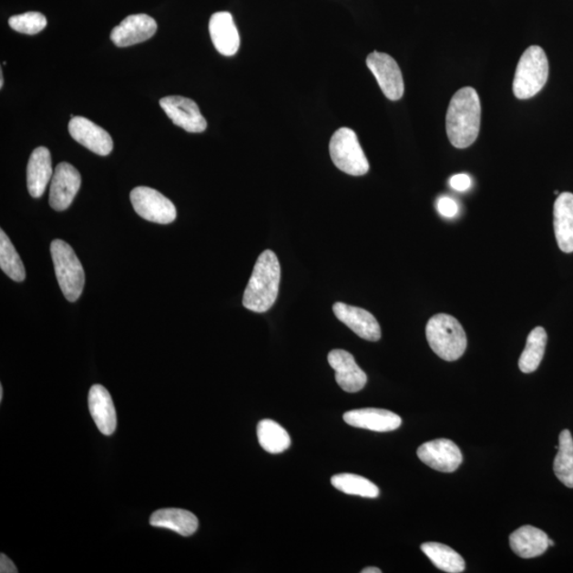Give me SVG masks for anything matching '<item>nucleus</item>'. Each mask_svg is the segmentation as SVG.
<instances>
[{
	"instance_id": "1",
	"label": "nucleus",
	"mask_w": 573,
	"mask_h": 573,
	"mask_svg": "<svg viewBox=\"0 0 573 573\" xmlns=\"http://www.w3.org/2000/svg\"><path fill=\"white\" fill-rule=\"evenodd\" d=\"M481 125V103L473 87H463L449 103L446 131L450 143L459 149L472 146L477 139Z\"/></svg>"
},
{
	"instance_id": "2",
	"label": "nucleus",
	"mask_w": 573,
	"mask_h": 573,
	"mask_svg": "<svg viewBox=\"0 0 573 573\" xmlns=\"http://www.w3.org/2000/svg\"><path fill=\"white\" fill-rule=\"evenodd\" d=\"M281 265L272 251L262 252L255 263L243 294V306L256 313L267 312L278 300Z\"/></svg>"
},
{
	"instance_id": "3",
	"label": "nucleus",
	"mask_w": 573,
	"mask_h": 573,
	"mask_svg": "<svg viewBox=\"0 0 573 573\" xmlns=\"http://www.w3.org/2000/svg\"><path fill=\"white\" fill-rule=\"evenodd\" d=\"M426 337L431 350L446 362H455L466 351V333L452 315L440 313L431 318L426 326Z\"/></svg>"
},
{
	"instance_id": "4",
	"label": "nucleus",
	"mask_w": 573,
	"mask_h": 573,
	"mask_svg": "<svg viewBox=\"0 0 573 573\" xmlns=\"http://www.w3.org/2000/svg\"><path fill=\"white\" fill-rule=\"evenodd\" d=\"M549 76V62L542 47L531 46L521 56L515 73L513 92L518 99H530L542 91Z\"/></svg>"
},
{
	"instance_id": "5",
	"label": "nucleus",
	"mask_w": 573,
	"mask_h": 573,
	"mask_svg": "<svg viewBox=\"0 0 573 573\" xmlns=\"http://www.w3.org/2000/svg\"><path fill=\"white\" fill-rule=\"evenodd\" d=\"M50 253L64 296L69 302H76L80 298L86 282L85 270L78 257L68 243L60 240L51 242Z\"/></svg>"
},
{
	"instance_id": "6",
	"label": "nucleus",
	"mask_w": 573,
	"mask_h": 573,
	"mask_svg": "<svg viewBox=\"0 0 573 573\" xmlns=\"http://www.w3.org/2000/svg\"><path fill=\"white\" fill-rule=\"evenodd\" d=\"M330 152L334 166L347 175L360 177L370 170L369 160L352 128H341L334 132L330 143Z\"/></svg>"
},
{
	"instance_id": "7",
	"label": "nucleus",
	"mask_w": 573,
	"mask_h": 573,
	"mask_svg": "<svg viewBox=\"0 0 573 573\" xmlns=\"http://www.w3.org/2000/svg\"><path fill=\"white\" fill-rule=\"evenodd\" d=\"M130 198L135 211L145 220L159 224H169L176 220L175 204L159 191L140 186L131 191Z\"/></svg>"
},
{
	"instance_id": "8",
	"label": "nucleus",
	"mask_w": 573,
	"mask_h": 573,
	"mask_svg": "<svg viewBox=\"0 0 573 573\" xmlns=\"http://www.w3.org/2000/svg\"><path fill=\"white\" fill-rule=\"evenodd\" d=\"M366 66L374 75L386 98L392 101L402 98L404 93L402 70L391 56L374 51L368 56Z\"/></svg>"
},
{
	"instance_id": "9",
	"label": "nucleus",
	"mask_w": 573,
	"mask_h": 573,
	"mask_svg": "<svg viewBox=\"0 0 573 573\" xmlns=\"http://www.w3.org/2000/svg\"><path fill=\"white\" fill-rule=\"evenodd\" d=\"M159 106L173 124L186 132L202 133L208 128V122L200 112L197 103L189 98L181 96L164 97L159 100Z\"/></svg>"
},
{
	"instance_id": "10",
	"label": "nucleus",
	"mask_w": 573,
	"mask_h": 573,
	"mask_svg": "<svg viewBox=\"0 0 573 573\" xmlns=\"http://www.w3.org/2000/svg\"><path fill=\"white\" fill-rule=\"evenodd\" d=\"M417 456L425 465L441 473H454L463 462L460 448L447 439L423 444L417 449Z\"/></svg>"
},
{
	"instance_id": "11",
	"label": "nucleus",
	"mask_w": 573,
	"mask_h": 573,
	"mask_svg": "<svg viewBox=\"0 0 573 573\" xmlns=\"http://www.w3.org/2000/svg\"><path fill=\"white\" fill-rule=\"evenodd\" d=\"M81 188V176L73 165L61 163L56 166L51 179L49 204L55 210H67Z\"/></svg>"
},
{
	"instance_id": "12",
	"label": "nucleus",
	"mask_w": 573,
	"mask_h": 573,
	"mask_svg": "<svg viewBox=\"0 0 573 573\" xmlns=\"http://www.w3.org/2000/svg\"><path fill=\"white\" fill-rule=\"evenodd\" d=\"M68 131L77 143L98 156L107 157L113 150V139L105 128L85 118H73Z\"/></svg>"
},
{
	"instance_id": "13",
	"label": "nucleus",
	"mask_w": 573,
	"mask_h": 573,
	"mask_svg": "<svg viewBox=\"0 0 573 573\" xmlns=\"http://www.w3.org/2000/svg\"><path fill=\"white\" fill-rule=\"evenodd\" d=\"M333 311L337 319L360 338L372 341V343L381 340V326H379L374 315L366 312L365 309L350 306L344 302H336Z\"/></svg>"
},
{
	"instance_id": "14",
	"label": "nucleus",
	"mask_w": 573,
	"mask_h": 573,
	"mask_svg": "<svg viewBox=\"0 0 573 573\" xmlns=\"http://www.w3.org/2000/svg\"><path fill=\"white\" fill-rule=\"evenodd\" d=\"M158 30V24L149 15L128 16L112 30L111 40L118 47L133 46L149 40Z\"/></svg>"
},
{
	"instance_id": "15",
	"label": "nucleus",
	"mask_w": 573,
	"mask_h": 573,
	"mask_svg": "<svg viewBox=\"0 0 573 573\" xmlns=\"http://www.w3.org/2000/svg\"><path fill=\"white\" fill-rule=\"evenodd\" d=\"M327 359L328 363L336 372V382L341 389L356 393L364 388L368 377L359 368L352 353L343 350H333L328 353Z\"/></svg>"
},
{
	"instance_id": "16",
	"label": "nucleus",
	"mask_w": 573,
	"mask_h": 573,
	"mask_svg": "<svg viewBox=\"0 0 573 573\" xmlns=\"http://www.w3.org/2000/svg\"><path fill=\"white\" fill-rule=\"evenodd\" d=\"M343 420L350 426L376 431V433H390L401 427L402 425L401 416L389 410L375 408L346 412Z\"/></svg>"
},
{
	"instance_id": "17",
	"label": "nucleus",
	"mask_w": 573,
	"mask_h": 573,
	"mask_svg": "<svg viewBox=\"0 0 573 573\" xmlns=\"http://www.w3.org/2000/svg\"><path fill=\"white\" fill-rule=\"evenodd\" d=\"M209 27L212 44L218 53L225 56L237 54L240 46V36L230 12H217L212 15Z\"/></svg>"
},
{
	"instance_id": "18",
	"label": "nucleus",
	"mask_w": 573,
	"mask_h": 573,
	"mask_svg": "<svg viewBox=\"0 0 573 573\" xmlns=\"http://www.w3.org/2000/svg\"><path fill=\"white\" fill-rule=\"evenodd\" d=\"M88 407L97 428L105 435H111L118 427V415L111 394L100 384L92 386L88 393Z\"/></svg>"
},
{
	"instance_id": "19",
	"label": "nucleus",
	"mask_w": 573,
	"mask_h": 573,
	"mask_svg": "<svg viewBox=\"0 0 573 573\" xmlns=\"http://www.w3.org/2000/svg\"><path fill=\"white\" fill-rule=\"evenodd\" d=\"M558 246L564 253L573 252V193L563 192L553 209Z\"/></svg>"
},
{
	"instance_id": "20",
	"label": "nucleus",
	"mask_w": 573,
	"mask_h": 573,
	"mask_svg": "<svg viewBox=\"0 0 573 573\" xmlns=\"http://www.w3.org/2000/svg\"><path fill=\"white\" fill-rule=\"evenodd\" d=\"M54 177L47 148L38 147L31 153L27 169V186L31 197L41 198Z\"/></svg>"
},
{
	"instance_id": "21",
	"label": "nucleus",
	"mask_w": 573,
	"mask_h": 573,
	"mask_svg": "<svg viewBox=\"0 0 573 573\" xmlns=\"http://www.w3.org/2000/svg\"><path fill=\"white\" fill-rule=\"evenodd\" d=\"M548 536L536 527L524 526L510 537L511 549L523 558H533L544 555L548 549Z\"/></svg>"
},
{
	"instance_id": "22",
	"label": "nucleus",
	"mask_w": 573,
	"mask_h": 573,
	"mask_svg": "<svg viewBox=\"0 0 573 573\" xmlns=\"http://www.w3.org/2000/svg\"><path fill=\"white\" fill-rule=\"evenodd\" d=\"M150 524L177 532L182 537H190L198 530L199 520L195 514L182 508H162L151 515Z\"/></svg>"
},
{
	"instance_id": "23",
	"label": "nucleus",
	"mask_w": 573,
	"mask_h": 573,
	"mask_svg": "<svg viewBox=\"0 0 573 573\" xmlns=\"http://www.w3.org/2000/svg\"><path fill=\"white\" fill-rule=\"evenodd\" d=\"M421 549L437 569L448 573H460L466 570L465 558L446 545L425 543Z\"/></svg>"
},
{
	"instance_id": "24",
	"label": "nucleus",
	"mask_w": 573,
	"mask_h": 573,
	"mask_svg": "<svg viewBox=\"0 0 573 573\" xmlns=\"http://www.w3.org/2000/svg\"><path fill=\"white\" fill-rule=\"evenodd\" d=\"M547 333L543 327H537L527 337V344L519 358V369L525 374L536 372L545 355Z\"/></svg>"
},
{
	"instance_id": "25",
	"label": "nucleus",
	"mask_w": 573,
	"mask_h": 573,
	"mask_svg": "<svg viewBox=\"0 0 573 573\" xmlns=\"http://www.w3.org/2000/svg\"><path fill=\"white\" fill-rule=\"evenodd\" d=\"M257 437L261 446L273 455L286 452L292 444L287 431L272 420H263L259 424Z\"/></svg>"
},
{
	"instance_id": "26",
	"label": "nucleus",
	"mask_w": 573,
	"mask_h": 573,
	"mask_svg": "<svg viewBox=\"0 0 573 573\" xmlns=\"http://www.w3.org/2000/svg\"><path fill=\"white\" fill-rule=\"evenodd\" d=\"M558 452L553 463L557 478L573 488V439L569 430H563L558 437Z\"/></svg>"
},
{
	"instance_id": "27",
	"label": "nucleus",
	"mask_w": 573,
	"mask_h": 573,
	"mask_svg": "<svg viewBox=\"0 0 573 573\" xmlns=\"http://www.w3.org/2000/svg\"><path fill=\"white\" fill-rule=\"evenodd\" d=\"M332 485L338 491L347 495H356L360 497L377 498L379 488L374 483L355 474H339L333 476Z\"/></svg>"
},
{
	"instance_id": "28",
	"label": "nucleus",
	"mask_w": 573,
	"mask_h": 573,
	"mask_svg": "<svg viewBox=\"0 0 573 573\" xmlns=\"http://www.w3.org/2000/svg\"><path fill=\"white\" fill-rule=\"evenodd\" d=\"M0 268L13 281H23L26 278L21 257L3 230H0Z\"/></svg>"
},
{
	"instance_id": "29",
	"label": "nucleus",
	"mask_w": 573,
	"mask_h": 573,
	"mask_svg": "<svg viewBox=\"0 0 573 573\" xmlns=\"http://www.w3.org/2000/svg\"><path fill=\"white\" fill-rule=\"evenodd\" d=\"M10 27L19 34L35 36L40 34L47 26V18L40 12H26L9 19Z\"/></svg>"
},
{
	"instance_id": "30",
	"label": "nucleus",
	"mask_w": 573,
	"mask_h": 573,
	"mask_svg": "<svg viewBox=\"0 0 573 573\" xmlns=\"http://www.w3.org/2000/svg\"><path fill=\"white\" fill-rule=\"evenodd\" d=\"M437 210L445 218H454L458 215L459 206L454 199L449 197H442L437 201Z\"/></svg>"
},
{
	"instance_id": "31",
	"label": "nucleus",
	"mask_w": 573,
	"mask_h": 573,
	"mask_svg": "<svg viewBox=\"0 0 573 573\" xmlns=\"http://www.w3.org/2000/svg\"><path fill=\"white\" fill-rule=\"evenodd\" d=\"M449 184L450 188L456 191H466L472 186V179L466 175V173H460V175L452 177Z\"/></svg>"
},
{
	"instance_id": "32",
	"label": "nucleus",
	"mask_w": 573,
	"mask_h": 573,
	"mask_svg": "<svg viewBox=\"0 0 573 573\" xmlns=\"http://www.w3.org/2000/svg\"><path fill=\"white\" fill-rule=\"evenodd\" d=\"M0 572L2 573H16L15 565L5 555L0 556Z\"/></svg>"
},
{
	"instance_id": "33",
	"label": "nucleus",
	"mask_w": 573,
	"mask_h": 573,
	"mask_svg": "<svg viewBox=\"0 0 573 573\" xmlns=\"http://www.w3.org/2000/svg\"><path fill=\"white\" fill-rule=\"evenodd\" d=\"M362 572L363 573H382V570L376 568H364Z\"/></svg>"
},
{
	"instance_id": "34",
	"label": "nucleus",
	"mask_w": 573,
	"mask_h": 573,
	"mask_svg": "<svg viewBox=\"0 0 573 573\" xmlns=\"http://www.w3.org/2000/svg\"><path fill=\"white\" fill-rule=\"evenodd\" d=\"M4 398V388L3 385H0V402H3Z\"/></svg>"
},
{
	"instance_id": "35",
	"label": "nucleus",
	"mask_w": 573,
	"mask_h": 573,
	"mask_svg": "<svg viewBox=\"0 0 573 573\" xmlns=\"http://www.w3.org/2000/svg\"><path fill=\"white\" fill-rule=\"evenodd\" d=\"M2 74H0V87L3 88L4 87V77H3V72H0Z\"/></svg>"
},
{
	"instance_id": "36",
	"label": "nucleus",
	"mask_w": 573,
	"mask_h": 573,
	"mask_svg": "<svg viewBox=\"0 0 573 573\" xmlns=\"http://www.w3.org/2000/svg\"><path fill=\"white\" fill-rule=\"evenodd\" d=\"M548 545H549V547H553V546H555V542H553V540L549 539L548 540Z\"/></svg>"
}]
</instances>
